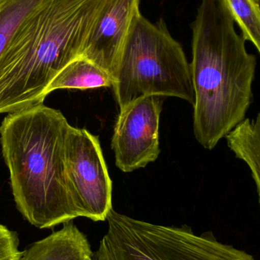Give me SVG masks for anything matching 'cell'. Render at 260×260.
<instances>
[{"label": "cell", "instance_id": "1", "mask_svg": "<svg viewBox=\"0 0 260 260\" xmlns=\"http://www.w3.org/2000/svg\"><path fill=\"white\" fill-rule=\"evenodd\" d=\"M192 30L194 135L203 148L212 150L245 118L253 101L256 58L247 52L222 0H201Z\"/></svg>", "mask_w": 260, "mask_h": 260}, {"label": "cell", "instance_id": "2", "mask_svg": "<svg viewBox=\"0 0 260 260\" xmlns=\"http://www.w3.org/2000/svg\"><path fill=\"white\" fill-rule=\"evenodd\" d=\"M109 0H44L0 59V114L44 103L53 78L81 57Z\"/></svg>", "mask_w": 260, "mask_h": 260}, {"label": "cell", "instance_id": "3", "mask_svg": "<svg viewBox=\"0 0 260 260\" xmlns=\"http://www.w3.org/2000/svg\"><path fill=\"white\" fill-rule=\"evenodd\" d=\"M70 126L61 111L44 103L9 113L0 125L2 153L15 205L38 229L78 218L66 174Z\"/></svg>", "mask_w": 260, "mask_h": 260}, {"label": "cell", "instance_id": "4", "mask_svg": "<svg viewBox=\"0 0 260 260\" xmlns=\"http://www.w3.org/2000/svg\"><path fill=\"white\" fill-rule=\"evenodd\" d=\"M111 87L120 110L148 96L178 98L194 105L190 64L163 18L151 22L137 15Z\"/></svg>", "mask_w": 260, "mask_h": 260}, {"label": "cell", "instance_id": "5", "mask_svg": "<svg viewBox=\"0 0 260 260\" xmlns=\"http://www.w3.org/2000/svg\"><path fill=\"white\" fill-rule=\"evenodd\" d=\"M96 260H254L252 255L220 242L212 232L197 235L177 228L140 221L112 209Z\"/></svg>", "mask_w": 260, "mask_h": 260}, {"label": "cell", "instance_id": "6", "mask_svg": "<svg viewBox=\"0 0 260 260\" xmlns=\"http://www.w3.org/2000/svg\"><path fill=\"white\" fill-rule=\"evenodd\" d=\"M65 168L77 216L105 221L112 209V182L97 136L70 126L65 139Z\"/></svg>", "mask_w": 260, "mask_h": 260}, {"label": "cell", "instance_id": "7", "mask_svg": "<svg viewBox=\"0 0 260 260\" xmlns=\"http://www.w3.org/2000/svg\"><path fill=\"white\" fill-rule=\"evenodd\" d=\"M163 102V97L148 96L120 110L111 148L116 166L123 172L145 168L158 158L159 126Z\"/></svg>", "mask_w": 260, "mask_h": 260}, {"label": "cell", "instance_id": "8", "mask_svg": "<svg viewBox=\"0 0 260 260\" xmlns=\"http://www.w3.org/2000/svg\"><path fill=\"white\" fill-rule=\"evenodd\" d=\"M140 0H109L101 14L82 53L112 79L136 17Z\"/></svg>", "mask_w": 260, "mask_h": 260}, {"label": "cell", "instance_id": "9", "mask_svg": "<svg viewBox=\"0 0 260 260\" xmlns=\"http://www.w3.org/2000/svg\"><path fill=\"white\" fill-rule=\"evenodd\" d=\"M63 224L57 232L29 246L18 260H93L87 237L73 221Z\"/></svg>", "mask_w": 260, "mask_h": 260}, {"label": "cell", "instance_id": "10", "mask_svg": "<svg viewBox=\"0 0 260 260\" xmlns=\"http://www.w3.org/2000/svg\"><path fill=\"white\" fill-rule=\"evenodd\" d=\"M112 86L111 76L85 58H77L53 78L45 91L47 97L57 89H93Z\"/></svg>", "mask_w": 260, "mask_h": 260}, {"label": "cell", "instance_id": "11", "mask_svg": "<svg viewBox=\"0 0 260 260\" xmlns=\"http://www.w3.org/2000/svg\"><path fill=\"white\" fill-rule=\"evenodd\" d=\"M227 145L238 158L244 160L251 171L260 195V114L255 120L249 118L238 123L227 133Z\"/></svg>", "mask_w": 260, "mask_h": 260}, {"label": "cell", "instance_id": "12", "mask_svg": "<svg viewBox=\"0 0 260 260\" xmlns=\"http://www.w3.org/2000/svg\"><path fill=\"white\" fill-rule=\"evenodd\" d=\"M44 0H0V59L24 21Z\"/></svg>", "mask_w": 260, "mask_h": 260}, {"label": "cell", "instance_id": "13", "mask_svg": "<svg viewBox=\"0 0 260 260\" xmlns=\"http://www.w3.org/2000/svg\"><path fill=\"white\" fill-rule=\"evenodd\" d=\"M246 41L260 52L259 0H222Z\"/></svg>", "mask_w": 260, "mask_h": 260}, {"label": "cell", "instance_id": "14", "mask_svg": "<svg viewBox=\"0 0 260 260\" xmlns=\"http://www.w3.org/2000/svg\"><path fill=\"white\" fill-rule=\"evenodd\" d=\"M21 253L16 232L0 224V260H18Z\"/></svg>", "mask_w": 260, "mask_h": 260}]
</instances>
